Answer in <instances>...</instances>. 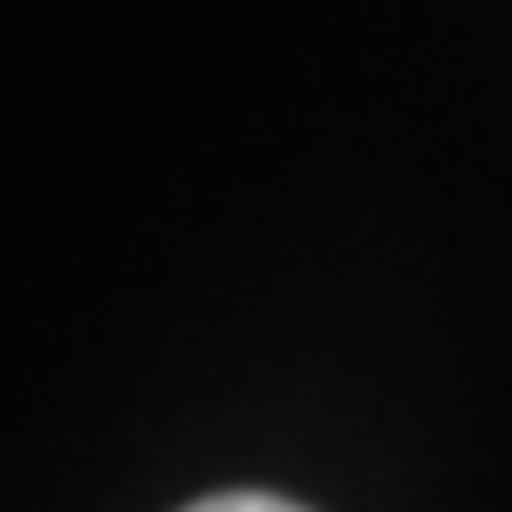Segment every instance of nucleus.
<instances>
[{"label":"nucleus","instance_id":"obj_1","mask_svg":"<svg viewBox=\"0 0 512 512\" xmlns=\"http://www.w3.org/2000/svg\"><path fill=\"white\" fill-rule=\"evenodd\" d=\"M185 512H306V505L271 498V491H221V498H200V505H185Z\"/></svg>","mask_w":512,"mask_h":512}]
</instances>
